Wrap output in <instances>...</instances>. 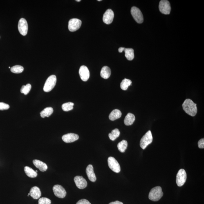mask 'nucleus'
Returning <instances> with one entry per match:
<instances>
[{"label": "nucleus", "mask_w": 204, "mask_h": 204, "mask_svg": "<svg viewBox=\"0 0 204 204\" xmlns=\"http://www.w3.org/2000/svg\"><path fill=\"white\" fill-rule=\"evenodd\" d=\"M182 107L185 112L191 116L194 117L197 113V104L191 99H186L182 104Z\"/></svg>", "instance_id": "nucleus-1"}, {"label": "nucleus", "mask_w": 204, "mask_h": 204, "mask_svg": "<svg viewBox=\"0 0 204 204\" xmlns=\"http://www.w3.org/2000/svg\"><path fill=\"white\" fill-rule=\"evenodd\" d=\"M163 195L162 187H157L151 189L149 195V199L152 201L157 202L159 200Z\"/></svg>", "instance_id": "nucleus-2"}, {"label": "nucleus", "mask_w": 204, "mask_h": 204, "mask_svg": "<svg viewBox=\"0 0 204 204\" xmlns=\"http://www.w3.org/2000/svg\"><path fill=\"white\" fill-rule=\"evenodd\" d=\"M57 77L55 75L50 76L47 79L44 85L43 90L46 92L51 91L55 87L57 83Z\"/></svg>", "instance_id": "nucleus-3"}, {"label": "nucleus", "mask_w": 204, "mask_h": 204, "mask_svg": "<svg viewBox=\"0 0 204 204\" xmlns=\"http://www.w3.org/2000/svg\"><path fill=\"white\" fill-rule=\"evenodd\" d=\"M153 137L151 131H149L142 137L140 140V146L142 149H145L146 147L152 142Z\"/></svg>", "instance_id": "nucleus-4"}, {"label": "nucleus", "mask_w": 204, "mask_h": 204, "mask_svg": "<svg viewBox=\"0 0 204 204\" xmlns=\"http://www.w3.org/2000/svg\"><path fill=\"white\" fill-rule=\"evenodd\" d=\"M131 13L137 23H142L143 22V16L139 9L135 7H132L131 9Z\"/></svg>", "instance_id": "nucleus-5"}, {"label": "nucleus", "mask_w": 204, "mask_h": 204, "mask_svg": "<svg viewBox=\"0 0 204 204\" xmlns=\"http://www.w3.org/2000/svg\"><path fill=\"white\" fill-rule=\"evenodd\" d=\"M187 179V174L184 169H180L177 175L176 183L179 187H181L185 183Z\"/></svg>", "instance_id": "nucleus-6"}, {"label": "nucleus", "mask_w": 204, "mask_h": 204, "mask_svg": "<svg viewBox=\"0 0 204 204\" xmlns=\"http://www.w3.org/2000/svg\"><path fill=\"white\" fill-rule=\"evenodd\" d=\"M108 164L110 169L114 172L119 173L121 171L120 164L113 157H110L108 159Z\"/></svg>", "instance_id": "nucleus-7"}, {"label": "nucleus", "mask_w": 204, "mask_h": 204, "mask_svg": "<svg viewBox=\"0 0 204 204\" xmlns=\"http://www.w3.org/2000/svg\"><path fill=\"white\" fill-rule=\"evenodd\" d=\"M159 8L160 11L162 14H169L170 13L171 9L170 3L167 0H162L160 1Z\"/></svg>", "instance_id": "nucleus-8"}, {"label": "nucleus", "mask_w": 204, "mask_h": 204, "mask_svg": "<svg viewBox=\"0 0 204 204\" xmlns=\"http://www.w3.org/2000/svg\"><path fill=\"white\" fill-rule=\"evenodd\" d=\"M81 24L82 22L80 20L76 18L71 19L68 22V29L71 32L76 31L81 27Z\"/></svg>", "instance_id": "nucleus-9"}, {"label": "nucleus", "mask_w": 204, "mask_h": 204, "mask_svg": "<svg viewBox=\"0 0 204 204\" xmlns=\"http://www.w3.org/2000/svg\"><path fill=\"white\" fill-rule=\"evenodd\" d=\"M18 28L21 35L24 36L27 35L28 30V25L26 19L21 18L19 20L18 25Z\"/></svg>", "instance_id": "nucleus-10"}, {"label": "nucleus", "mask_w": 204, "mask_h": 204, "mask_svg": "<svg viewBox=\"0 0 204 204\" xmlns=\"http://www.w3.org/2000/svg\"><path fill=\"white\" fill-rule=\"evenodd\" d=\"M53 191L55 196L59 198H64L66 196L67 192L66 190L62 186L57 185L54 186Z\"/></svg>", "instance_id": "nucleus-11"}, {"label": "nucleus", "mask_w": 204, "mask_h": 204, "mask_svg": "<svg viewBox=\"0 0 204 204\" xmlns=\"http://www.w3.org/2000/svg\"><path fill=\"white\" fill-rule=\"evenodd\" d=\"M74 180L77 187L79 189H84L87 187V182L82 176H76Z\"/></svg>", "instance_id": "nucleus-12"}, {"label": "nucleus", "mask_w": 204, "mask_h": 204, "mask_svg": "<svg viewBox=\"0 0 204 204\" xmlns=\"http://www.w3.org/2000/svg\"><path fill=\"white\" fill-rule=\"evenodd\" d=\"M114 14L112 10L111 9H108L105 12L103 16V21L104 23L107 24H110L112 22Z\"/></svg>", "instance_id": "nucleus-13"}, {"label": "nucleus", "mask_w": 204, "mask_h": 204, "mask_svg": "<svg viewBox=\"0 0 204 204\" xmlns=\"http://www.w3.org/2000/svg\"><path fill=\"white\" fill-rule=\"evenodd\" d=\"M79 75L81 79L84 81H87L90 77V72L88 68L85 66H81L79 70Z\"/></svg>", "instance_id": "nucleus-14"}, {"label": "nucleus", "mask_w": 204, "mask_h": 204, "mask_svg": "<svg viewBox=\"0 0 204 204\" xmlns=\"http://www.w3.org/2000/svg\"><path fill=\"white\" fill-rule=\"evenodd\" d=\"M78 135L73 133H69L65 134L62 137V140L66 143H70L78 140Z\"/></svg>", "instance_id": "nucleus-15"}, {"label": "nucleus", "mask_w": 204, "mask_h": 204, "mask_svg": "<svg viewBox=\"0 0 204 204\" xmlns=\"http://www.w3.org/2000/svg\"><path fill=\"white\" fill-rule=\"evenodd\" d=\"M86 174L88 179L92 182H94L97 180L94 172L93 166L91 165H88L86 168Z\"/></svg>", "instance_id": "nucleus-16"}, {"label": "nucleus", "mask_w": 204, "mask_h": 204, "mask_svg": "<svg viewBox=\"0 0 204 204\" xmlns=\"http://www.w3.org/2000/svg\"><path fill=\"white\" fill-rule=\"evenodd\" d=\"M29 195H30L34 199H39L41 196L40 189L37 187H33L31 189L30 193H29L28 196Z\"/></svg>", "instance_id": "nucleus-17"}, {"label": "nucleus", "mask_w": 204, "mask_h": 204, "mask_svg": "<svg viewBox=\"0 0 204 204\" xmlns=\"http://www.w3.org/2000/svg\"><path fill=\"white\" fill-rule=\"evenodd\" d=\"M33 163L37 168L39 169L41 172H45L48 169L47 166L44 162L37 160H33Z\"/></svg>", "instance_id": "nucleus-18"}, {"label": "nucleus", "mask_w": 204, "mask_h": 204, "mask_svg": "<svg viewBox=\"0 0 204 204\" xmlns=\"http://www.w3.org/2000/svg\"><path fill=\"white\" fill-rule=\"evenodd\" d=\"M111 70L107 66H104L101 70L100 75L103 78L107 79L111 76Z\"/></svg>", "instance_id": "nucleus-19"}, {"label": "nucleus", "mask_w": 204, "mask_h": 204, "mask_svg": "<svg viewBox=\"0 0 204 204\" xmlns=\"http://www.w3.org/2000/svg\"><path fill=\"white\" fill-rule=\"evenodd\" d=\"M135 120V115L131 113H128L124 120V123L126 126L132 125Z\"/></svg>", "instance_id": "nucleus-20"}, {"label": "nucleus", "mask_w": 204, "mask_h": 204, "mask_svg": "<svg viewBox=\"0 0 204 204\" xmlns=\"http://www.w3.org/2000/svg\"><path fill=\"white\" fill-rule=\"evenodd\" d=\"M122 115V113L120 110L115 109L112 111L109 115V118L111 121H114L120 118Z\"/></svg>", "instance_id": "nucleus-21"}, {"label": "nucleus", "mask_w": 204, "mask_h": 204, "mask_svg": "<svg viewBox=\"0 0 204 204\" xmlns=\"http://www.w3.org/2000/svg\"><path fill=\"white\" fill-rule=\"evenodd\" d=\"M124 51L125 52L126 58L129 61L132 60L134 58V50L131 48H125Z\"/></svg>", "instance_id": "nucleus-22"}, {"label": "nucleus", "mask_w": 204, "mask_h": 204, "mask_svg": "<svg viewBox=\"0 0 204 204\" xmlns=\"http://www.w3.org/2000/svg\"><path fill=\"white\" fill-rule=\"evenodd\" d=\"M24 171L25 173L28 177L30 178H35L37 176V174L35 171L33 169L28 167H24Z\"/></svg>", "instance_id": "nucleus-23"}, {"label": "nucleus", "mask_w": 204, "mask_h": 204, "mask_svg": "<svg viewBox=\"0 0 204 204\" xmlns=\"http://www.w3.org/2000/svg\"><path fill=\"white\" fill-rule=\"evenodd\" d=\"M53 109L52 107H46L41 112V116L42 118H44L46 117H48L53 113Z\"/></svg>", "instance_id": "nucleus-24"}, {"label": "nucleus", "mask_w": 204, "mask_h": 204, "mask_svg": "<svg viewBox=\"0 0 204 204\" xmlns=\"http://www.w3.org/2000/svg\"><path fill=\"white\" fill-rule=\"evenodd\" d=\"M128 146V143L127 141L125 140H122L118 144L117 147L118 150L121 152L123 153L125 152L126 149H127Z\"/></svg>", "instance_id": "nucleus-25"}, {"label": "nucleus", "mask_w": 204, "mask_h": 204, "mask_svg": "<svg viewBox=\"0 0 204 204\" xmlns=\"http://www.w3.org/2000/svg\"><path fill=\"white\" fill-rule=\"evenodd\" d=\"M132 82L131 80L125 78L121 83V88L123 91H126L129 86L132 85Z\"/></svg>", "instance_id": "nucleus-26"}, {"label": "nucleus", "mask_w": 204, "mask_h": 204, "mask_svg": "<svg viewBox=\"0 0 204 204\" xmlns=\"http://www.w3.org/2000/svg\"><path fill=\"white\" fill-rule=\"evenodd\" d=\"M120 132L118 129H115L112 131L111 133H109V137L112 141H114L120 136Z\"/></svg>", "instance_id": "nucleus-27"}, {"label": "nucleus", "mask_w": 204, "mask_h": 204, "mask_svg": "<svg viewBox=\"0 0 204 204\" xmlns=\"http://www.w3.org/2000/svg\"><path fill=\"white\" fill-rule=\"evenodd\" d=\"M74 104L72 102L65 103L63 104L62 106V109L64 111L68 112L73 109V106Z\"/></svg>", "instance_id": "nucleus-28"}, {"label": "nucleus", "mask_w": 204, "mask_h": 204, "mask_svg": "<svg viewBox=\"0 0 204 204\" xmlns=\"http://www.w3.org/2000/svg\"><path fill=\"white\" fill-rule=\"evenodd\" d=\"M24 70V68L22 66L19 65H16V66L12 67L11 68V71L14 73H22Z\"/></svg>", "instance_id": "nucleus-29"}, {"label": "nucleus", "mask_w": 204, "mask_h": 204, "mask_svg": "<svg viewBox=\"0 0 204 204\" xmlns=\"http://www.w3.org/2000/svg\"><path fill=\"white\" fill-rule=\"evenodd\" d=\"M32 86L30 84H27L26 86H23L21 90V93H23L25 95H27L29 93Z\"/></svg>", "instance_id": "nucleus-30"}, {"label": "nucleus", "mask_w": 204, "mask_h": 204, "mask_svg": "<svg viewBox=\"0 0 204 204\" xmlns=\"http://www.w3.org/2000/svg\"><path fill=\"white\" fill-rule=\"evenodd\" d=\"M38 203L39 204H51V201L48 198L42 197L39 199Z\"/></svg>", "instance_id": "nucleus-31"}, {"label": "nucleus", "mask_w": 204, "mask_h": 204, "mask_svg": "<svg viewBox=\"0 0 204 204\" xmlns=\"http://www.w3.org/2000/svg\"><path fill=\"white\" fill-rule=\"evenodd\" d=\"M10 106L8 104L3 102H0V110L1 111L8 110Z\"/></svg>", "instance_id": "nucleus-32"}, {"label": "nucleus", "mask_w": 204, "mask_h": 204, "mask_svg": "<svg viewBox=\"0 0 204 204\" xmlns=\"http://www.w3.org/2000/svg\"><path fill=\"white\" fill-rule=\"evenodd\" d=\"M198 147L200 149L204 148V139L202 138L198 142Z\"/></svg>", "instance_id": "nucleus-33"}, {"label": "nucleus", "mask_w": 204, "mask_h": 204, "mask_svg": "<svg viewBox=\"0 0 204 204\" xmlns=\"http://www.w3.org/2000/svg\"><path fill=\"white\" fill-rule=\"evenodd\" d=\"M76 204H91L87 200L83 199L79 200Z\"/></svg>", "instance_id": "nucleus-34"}, {"label": "nucleus", "mask_w": 204, "mask_h": 204, "mask_svg": "<svg viewBox=\"0 0 204 204\" xmlns=\"http://www.w3.org/2000/svg\"><path fill=\"white\" fill-rule=\"evenodd\" d=\"M109 204H123L122 202H119L118 201H116L114 202H112Z\"/></svg>", "instance_id": "nucleus-35"}, {"label": "nucleus", "mask_w": 204, "mask_h": 204, "mask_svg": "<svg viewBox=\"0 0 204 204\" xmlns=\"http://www.w3.org/2000/svg\"><path fill=\"white\" fill-rule=\"evenodd\" d=\"M125 48L121 47H120L118 49V52H120V53H122V52L124 51V49H125Z\"/></svg>", "instance_id": "nucleus-36"}, {"label": "nucleus", "mask_w": 204, "mask_h": 204, "mask_svg": "<svg viewBox=\"0 0 204 204\" xmlns=\"http://www.w3.org/2000/svg\"><path fill=\"white\" fill-rule=\"evenodd\" d=\"M76 1L77 2H80L81 1V0H78H78H77V1Z\"/></svg>", "instance_id": "nucleus-37"}, {"label": "nucleus", "mask_w": 204, "mask_h": 204, "mask_svg": "<svg viewBox=\"0 0 204 204\" xmlns=\"http://www.w3.org/2000/svg\"><path fill=\"white\" fill-rule=\"evenodd\" d=\"M102 1V0H98V1Z\"/></svg>", "instance_id": "nucleus-38"}, {"label": "nucleus", "mask_w": 204, "mask_h": 204, "mask_svg": "<svg viewBox=\"0 0 204 204\" xmlns=\"http://www.w3.org/2000/svg\"><path fill=\"white\" fill-rule=\"evenodd\" d=\"M9 68H10V67H9Z\"/></svg>", "instance_id": "nucleus-39"}]
</instances>
